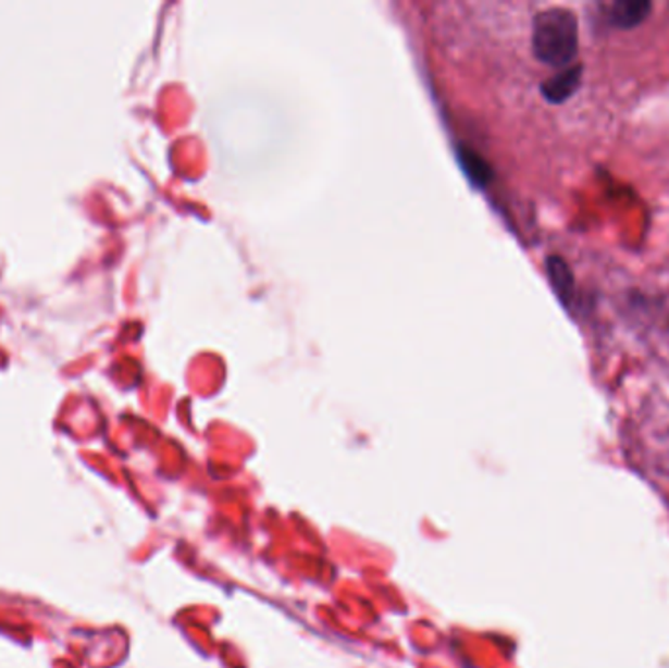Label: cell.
Masks as SVG:
<instances>
[{
  "mask_svg": "<svg viewBox=\"0 0 669 668\" xmlns=\"http://www.w3.org/2000/svg\"><path fill=\"white\" fill-rule=\"evenodd\" d=\"M531 44L534 58L544 65L554 70L570 67L580 46L575 14L562 7L538 12L533 21Z\"/></svg>",
  "mask_w": 669,
  "mask_h": 668,
  "instance_id": "obj_1",
  "label": "cell"
},
{
  "mask_svg": "<svg viewBox=\"0 0 669 668\" xmlns=\"http://www.w3.org/2000/svg\"><path fill=\"white\" fill-rule=\"evenodd\" d=\"M582 63H573L570 67L558 71L550 79L544 81L541 92L550 104H563L582 87Z\"/></svg>",
  "mask_w": 669,
  "mask_h": 668,
  "instance_id": "obj_2",
  "label": "cell"
},
{
  "mask_svg": "<svg viewBox=\"0 0 669 668\" xmlns=\"http://www.w3.org/2000/svg\"><path fill=\"white\" fill-rule=\"evenodd\" d=\"M652 9L654 7L648 0H617L609 7L607 18L611 22L612 28L632 30L651 16Z\"/></svg>",
  "mask_w": 669,
  "mask_h": 668,
  "instance_id": "obj_3",
  "label": "cell"
},
{
  "mask_svg": "<svg viewBox=\"0 0 669 668\" xmlns=\"http://www.w3.org/2000/svg\"><path fill=\"white\" fill-rule=\"evenodd\" d=\"M546 275H548L550 286L558 296L560 305L570 310L573 298H575V279H573L572 269L566 263V259L558 256L548 257L546 259Z\"/></svg>",
  "mask_w": 669,
  "mask_h": 668,
  "instance_id": "obj_4",
  "label": "cell"
},
{
  "mask_svg": "<svg viewBox=\"0 0 669 668\" xmlns=\"http://www.w3.org/2000/svg\"><path fill=\"white\" fill-rule=\"evenodd\" d=\"M458 156H460V163H462V168H464L466 175L472 178L474 185L484 187V185L490 183V178H492V169L485 163L484 159L480 158V156H475L474 151H470V149L466 148L460 149Z\"/></svg>",
  "mask_w": 669,
  "mask_h": 668,
  "instance_id": "obj_5",
  "label": "cell"
}]
</instances>
